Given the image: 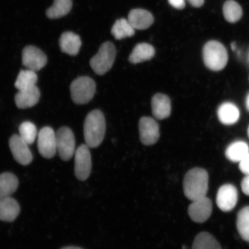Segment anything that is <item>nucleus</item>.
Returning <instances> with one entry per match:
<instances>
[{
  "instance_id": "1",
  "label": "nucleus",
  "mask_w": 249,
  "mask_h": 249,
  "mask_svg": "<svg viewBox=\"0 0 249 249\" xmlns=\"http://www.w3.org/2000/svg\"><path fill=\"white\" fill-rule=\"evenodd\" d=\"M208 182L209 176L206 170L200 167L190 170L183 181V192L186 198L194 201L206 197Z\"/></svg>"
},
{
  "instance_id": "2",
  "label": "nucleus",
  "mask_w": 249,
  "mask_h": 249,
  "mask_svg": "<svg viewBox=\"0 0 249 249\" xmlns=\"http://www.w3.org/2000/svg\"><path fill=\"white\" fill-rule=\"evenodd\" d=\"M106 133V121L104 114L99 110L87 115L84 124V136L89 148H97L102 144Z\"/></svg>"
},
{
  "instance_id": "3",
  "label": "nucleus",
  "mask_w": 249,
  "mask_h": 249,
  "mask_svg": "<svg viewBox=\"0 0 249 249\" xmlns=\"http://www.w3.org/2000/svg\"><path fill=\"white\" fill-rule=\"evenodd\" d=\"M202 57L205 66L213 71L223 70L229 58L225 47L216 40H210L204 45Z\"/></svg>"
},
{
  "instance_id": "4",
  "label": "nucleus",
  "mask_w": 249,
  "mask_h": 249,
  "mask_svg": "<svg viewBox=\"0 0 249 249\" xmlns=\"http://www.w3.org/2000/svg\"><path fill=\"white\" fill-rule=\"evenodd\" d=\"M116 56L113 43L106 42L101 46L97 54L90 60V66L98 75H104L111 70Z\"/></svg>"
},
{
  "instance_id": "5",
  "label": "nucleus",
  "mask_w": 249,
  "mask_h": 249,
  "mask_svg": "<svg viewBox=\"0 0 249 249\" xmlns=\"http://www.w3.org/2000/svg\"><path fill=\"white\" fill-rule=\"evenodd\" d=\"M71 99L74 104L85 105L92 100L96 91L94 80L89 77L77 78L70 87Z\"/></svg>"
},
{
  "instance_id": "6",
  "label": "nucleus",
  "mask_w": 249,
  "mask_h": 249,
  "mask_svg": "<svg viewBox=\"0 0 249 249\" xmlns=\"http://www.w3.org/2000/svg\"><path fill=\"white\" fill-rule=\"evenodd\" d=\"M57 150L62 160H71L75 151L76 142L74 134L70 127L64 126L56 133Z\"/></svg>"
},
{
  "instance_id": "7",
  "label": "nucleus",
  "mask_w": 249,
  "mask_h": 249,
  "mask_svg": "<svg viewBox=\"0 0 249 249\" xmlns=\"http://www.w3.org/2000/svg\"><path fill=\"white\" fill-rule=\"evenodd\" d=\"M74 174L76 178L82 181L89 178L92 168L91 155L89 147L82 144L77 149L74 156Z\"/></svg>"
},
{
  "instance_id": "8",
  "label": "nucleus",
  "mask_w": 249,
  "mask_h": 249,
  "mask_svg": "<svg viewBox=\"0 0 249 249\" xmlns=\"http://www.w3.org/2000/svg\"><path fill=\"white\" fill-rule=\"evenodd\" d=\"M140 141L145 145L157 143L160 138V125L153 118L143 117L139 121Z\"/></svg>"
},
{
  "instance_id": "9",
  "label": "nucleus",
  "mask_w": 249,
  "mask_h": 249,
  "mask_svg": "<svg viewBox=\"0 0 249 249\" xmlns=\"http://www.w3.org/2000/svg\"><path fill=\"white\" fill-rule=\"evenodd\" d=\"M38 148L43 158L51 159L57 152L56 134L51 127L46 126L40 130L38 135Z\"/></svg>"
},
{
  "instance_id": "10",
  "label": "nucleus",
  "mask_w": 249,
  "mask_h": 249,
  "mask_svg": "<svg viewBox=\"0 0 249 249\" xmlns=\"http://www.w3.org/2000/svg\"><path fill=\"white\" fill-rule=\"evenodd\" d=\"M48 62L46 54L36 46H27L22 52V62L28 70L38 71L45 67Z\"/></svg>"
},
{
  "instance_id": "11",
  "label": "nucleus",
  "mask_w": 249,
  "mask_h": 249,
  "mask_svg": "<svg viewBox=\"0 0 249 249\" xmlns=\"http://www.w3.org/2000/svg\"><path fill=\"white\" fill-rule=\"evenodd\" d=\"M12 155L18 163L27 166L33 160V155L29 147V144L21 139L19 135L12 136L9 142Z\"/></svg>"
},
{
  "instance_id": "12",
  "label": "nucleus",
  "mask_w": 249,
  "mask_h": 249,
  "mask_svg": "<svg viewBox=\"0 0 249 249\" xmlns=\"http://www.w3.org/2000/svg\"><path fill=\"white\" fill-rule=\"evenodd\" d=\"M213 212V203L209 198L204 197L193 201L188 208V214L192 221L202 223L209 219Z\"/></svg>"
},
{
  "instance_id": "13",
  "label": "nucleus",
  "mask_w": 249,
  "mask_h": 249,
  "mask_svg": "<svg viewBox=\"0 0 249 249\" xmlns=\"http://www.w3.org/2000/svg\"><path fill=\"white\" fill-rule=\"evenodd\" d=\"M238 198V191L235 187L231 184H226L221 186L217 192L216 203L220 210L227 213L234 208Z\"/></svg>"
},
{
  "instance_id": "14",
  "label": "nucleus",
  "mask_w": 249,
  "mask_h": 249,
  "mask_svg": "<svg viewBox=\"0 0 249 249\" xmlns=\"http://www.w3.org/2000/svg\"><path fill=\"white\" fill-rule=\"evenodd\" d=\"M152 112L156 119L162 120L169 117L171 112L170 99L166 95L158 93L152 98Z\"/></svg>"
},
{
  "instance_id": "15",
  "label": "nucleus",
  "mask_w": 249,
  "mask_h": 249,
  "mask_svg": "<svg viewBox=\"0 0 249 249\" xmlns=\"http://www.w3.org/2000/svg\"><path fill=\"white\" fill-rule=\"evenodd\" d=\"M40 97L39 89L36 86L18 92L15 96V104L20 109L34 107L38 104Z\"/></svg>"
},
{
  "instance_id": "16",
  "label": "nucleus",
  "mask_w": 249,
  "mask_h": 249,
  "mask_svg": "<svg viewBox=\"0 0 249 249\" xmlns=\"http://www.w3.org/2000/svg\"><path fill=\"white\" fill-rule=\"evenodd\" d=\"M128 20L134 29L145 30L154 23V18L151 12L142 9H135L130 11Z\"/></svg>"
},
{
  "instance_id": "17",
  "label": "nucleus",
  "mask_w": 249,
  "mask_h": 249,
  "mask_svg": "<svg viewBox=\"0 0 249 249\" xmlns=\"http://www.w3.org/2000/svg\"><path fill=\"white\" fill-rule=\"evenodd\" d=\"M59 45L62 52L71 55H76L79 53L82 40L77 34L68 31L62 34Z\"/></svg>"
},
{
  "instance_id": "18",
  "label": "nucleus",
  "mask_w": 249,
  "mask_h": 249,
  "mask_svg": "<svg viewBox=\"0 0 249 249\" xmlns=\"http://www.w3.org/2000/svg\"><path fill=\"white\" fill-rule=\"evenodd\" d=\"M20 211L19 204L13 198L0 199V220L13 222L19 214Z\"/></svg>"
},
{
  "instance_id": "19",
  "label": "nucleus",
  "mask_w": 249,
  "mask_h": 249,
  "mask_svg": "<svg viewBox=\"0 0 249 249\" xmlns=\"http://www.w3.org/2000/svg\"><path fill=\"white\" fill-rule=\"evenodd\" d=\"M155 54L153 46L147 43L136 45L129 57L130 63L136 64L151 60Z\"/></svg>"
},
{
  "instance_id": "20",
  "label": "nucleus",
  "mask_w": 249,
  "mask_h": 249,
  "mask_svg": "<svg viewBox=\"0 0 249 249\" xmlns=\"http://www.w3.org/2000/svg\"><path fill=\"white\" fill-rule=\"evenodd\" d=\"M239 111L235 105L227 102L218 108L217 117L223 124L230 125L237 122L239 118Z\"/></svg>"
},
{
  "instance_id": "21",
  "label": "nucleus",
  "mask_w": 249,
  "mask_h": 249,
  "mask_svg": "<svg viewBox=\"0 0 249 249\" xmlns=\"http://www.w3.org/2000/svg\"><path fill=\"white\" fill-rule=\"evenodd\" d=\"M18 186V179L14 174H1L0 175V199L10 197L17 191Z\"/></svg>"
},
{
  "instance_id": "22",
  "label": "nucleus",
  "mask_w": 249,
  "mask_h": 249,
  "mask_svg": "<svg viewBox=\"0 0 249 249\" xmlns=\"http://www.w3.org/2000/svg\"><path fill=\"white\" fill-rule=\"evenodd\" d=\"M112 35L117 40H121L135 35V29L128 19L120 18L116 21L111 30Z\"/></svg>"
},
{
  "instance_id": "23",
  "label": "nucleus",
  "mask_w": 249,
  "mask_h": 249,
  "mask_svg": "<svg viewBox=\"0 0 249 249\" xmlns=\"http://www.w3.org/2000/svg\"><path fill=\"white\" fill-rule=\"evenodd\" d=\"M72 8V0H54L53 4L48 9L46 14L51 19H55L66 16Z\"/></svg>"
},
{
  "instance_id": "24",
  "label": "nucleus",
  "mask_w": 249,
  "mask_h": 249,
  "mask_svg": "<svg viewBox=\"0 0 249 249\" xmlns=\"http://www.w3.org/2000/svg\"><path fill=\"white\" fill-rule=\"evenodd\" d=\"M249 153L248 145L240 141L232 143L226 151V158L233 162H240Z\"/></svg>"
},
{
  "instance_id": "25",
  "label": "nucleus",
  "mask_w": 249,
  "mask_h": 249,
  "mask_svg": "<svg viewBox=\"0 0 249 249\" xmlns=\"http://www.w3.org/2000/svg\"><path fill=\"white\" fill-rule=\"evenodd\" d=\"M192 249H222L219 243L211 233L202 232L196 236Z\"/></svg>"
},
{
  "instance_id": "26",
  "label": "nucleus",
  "mask_w": 249,
  "mask_h": 249,
  "mask_svg": "<svg viewBox=\"0 0 249 249\" xmlns=\"http://www.w3.org/2000/svg\"><path fill=\"white\" fill-rule=\"evenodd\" d=\"M36 72L30 70L21 71L15 83L16 88L21 91L36 86L38 82V76Z\"/></svg>"
},
{
  "instance_id": "27",
  "label": "nucleus",
  "mask_w": 249,
  "mask_h": 249,
  "mask_svg": "<svg viewBox=\"0 0 249 249\" xmlns=\"http://www.w3.org/2000/svg\"><path fill=\"white\" fill-rule=\"evenodd\" d=\"M223 15L225 19L229 23H236L241 19L242 9L237 2L233 0H229L223 5Z\"/></svg>"
},
{
  "instance_id": "28",
  "label": "nucleus",
  "mask_w": 249,
  "mask_h": 249,
  "mask_svg": "<svg viewBox=\"0 0 249 249\" xmlns=\"http://www.w3.org/2000/svg\"><path fill=\"white\" fill-rule=\"evenodd\" d=\"M236 227L241 238L249 242V206L243 208L239 212Z\"/></svg>"
},
{
  "instance_id": "29",
  "label": "nucleus",
  "mask_w": 249,
  "mask_h": 249,
  "mask_svg": "<svg viewBox=\"0 0 249 249\" xmlns=\"http://www.w3.org/2000/svg\"><path fill=\"white\" fill-rule=\"evenodd\" d=\"M20 137L28 144H33L36 138L37 129L33 123L26 121L20 124L19 126Z\"/></svg>"
},
{
  "instance_id": "30",
  "label": "nucleus",
  "mask_w": 249,
  "mask_h": 249,
  "mask_svg": "<svg viewBox=\"0 0 249 249\" xmlns=\"http://www.w3.org/2000/svg\"><path fill=\"white\" fill-rule=\"evenodd\" d=\"M239 169L245 175L249 174V153L239 162Z\"/></svg>"
},
{
  "instance_id": "31",
  "label": "nucleus",
  "mask_w": 249,
  "mask_h": 249,
  "mask_svg": "<svg viewBox=\"0 0 249 249\" xmlns=\"http://www.w3.org/2000/svg\"><path fill=\"white\" fill-rule=\"evenodd\" d=\"M169 4L177 9H183L185 7V0H168Z\"/></svg>"
},
{
  "instance_id": "32",
  "label": "nucleus",
  "mask_w": 249,
  "mask_h": 249,
  "mask_svg": "<svg viewBox=\"0 0 249 249\" xmlns=\"http://www.w3.org/2000/svg\"><path fill=\"white\" fill-rule=\"evenodd\" d=\"M241 187L242 192L245 195L249 196V175H246L244 179H242Z\"/></svg>"
},
{
  "instance_id": "33",
  "label": "nucleus",
  "mask_w": 249,
  "mask_h": 249,
  "mask_svg": "<svg viewBox=\"0 0 249 249\" xmlns=\"http://www.w3.org/2000/svg\"><path fill=\"white\" fill-rule=\"evenodd\" d=\"M193 7L200 8L204 4V0H187Z\"/></svg>"
},
{
  "instance_id": "34",
  "label": "nucleus",
  "mask_w": 249,
  "mask_h": 249,
  "mask_svg": "<svg viewBox=\"0 0 249 249\" xmlns=\"http://www.w3.org/2000/svg\"><path fill=\"white\" fill-rule=\"evenodd\" d=\"M61 249H83L81 248L76 247H68L62 248Z\"/></svg>"
},
{
  "instance_id": "35",
  "label": "nucleus",
  "mask_w": 249,
  "mask_h": 249,
  "mask_svg": "<svg viewBox=\"0 0 249 249\" xmlns=\"http://www.w3.org/2000/svg\"><path fill=\"white\" fill-rule=\"evenodd\" d=\"M246 105H247L248 110L249 111V94L248 96L247 102H246Z\"/></svg>"
},
{
  "instance_id": "36",
  "label": "nucleus",
  "mask_w": 249,
  "mask_h": 249,
  "mask_svg": "<svg viewBox=\"0 0 249 249\" xmlns=\"http://www.w3.org/2000/svg\"><path fill=\"white\" fill-rule=\"evenodd\" d=\"M248 136H249V128H248Z\"/></svg>"
}]
</instances>
